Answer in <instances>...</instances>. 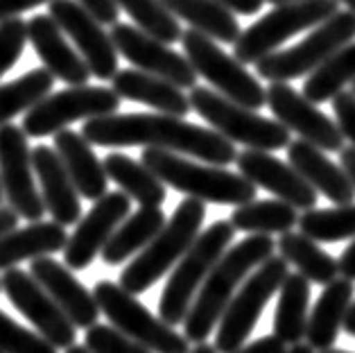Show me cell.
<instances>
[{
    "label": "cell",
    "mask_w": 355,
    "mask_h": 353,
    "mask_svg": "<svg viewBox=\"0 0 355 353\" xmlns=\"http://www.w3.org/2000/svg\"><path fill=\"white\" fill-rule=\"evenodd\" d=\"M340 166L346 170V175L351 177V182L355 186V148L353 145H349V148H344L340 152Z\"/></svg>",
    "instance_id": "cell-48"
},
{
    "label": "cell",
    "mask_w": 355,
    "mask_h": 353,
    "mask_svg": "<svg viewBox=\"0 0 355 353\" xmlns=\"http://www.w3.org/2000/svg\"><path fill=\"white\" fill-rule=\"evenodd\" d=\"M141 161L166 186L204 204L242 206L256 200V186L240 172H229L222 166H211L204 161L197 163L186 159L184 154L154 148H145Z\"/></svg>",
    "instance_id": "cell-3"
},
{
    "label": "cell",
    "mask_w": 355,
    "mask_h": 353,
    "mask_svg": "<svg viewBox=\"0 0 355 353\" xmlns=\"http://www.w3.org/2000/svg\"><path fill=\"white\" fill-rule=\"evenodd\" d=\"M111 39H114L118 55H123L138 71L157 75L177 84L179 89H195L197 73L186 55L175 53L168 43L150 37L141 28L127 23L111 25Z\"/></svg>",
    "instance_id": "cell-16"
},
{
    "label": "cell",
    "mask_w": 355,
    "mask_h": 353,
    "mask_svg": "<svg viewBox=\"0 0 355 353\" xmlns=\"http://www.w3.org/2000/svg\"><path fill=\"white\" fill-rule=\"evenodd\" d=\"M340 3H344V5H346V10L355 14V0H340Z\"/></svg>",
    "instance_id": "cell-53"
},
{
    "label": "cell",
    "mask_w": 355,
    "mask_h": 353,
    "mask_svg": "<svg viewBox=\"0 0 355 353\" xmlns=\"http://www.w3.org/2000/svg\"><path fill=\"white\" fill-rule=\"evenodd\" d=\"M290 274V263L283 256H272L249 274L242 283L238 295L231 299L224 311L215 335V349L218 353H236L245 347L251 331L256 329L258 320L270 304V299L281 290L283 281Z\"/></svg>",
    "instance_id": "cell-9"
},
{
    "label": "cell",
    "mask_w": 355,
    "mask_h": 353,
    "mask_svg": "<svg viewBox=\"0 0 355 353\" xmlns=\"http://www.w3.org/2000/svg\"><path fill=\"white\" fill-rule=\"evenodd\" d=\"M340 0H294L276 5L270 14L258 19L233 43V57L242 64H258L267 55L276 53L294 34L315 30L335 16Z\"/></svg>",
    "instance_id": "cell-7"
},
{
    "label": "cell",
    "mask_w": 355,
    "mask_h": 353,
    "mask_svg": "<svg viewBox=\"0 0 355 353\" xmlns=\"http://www.w3.org/2000/svg\"><path fill=\"white\" fill-rule=\"evenodd\" d=\"M238 172L256 188L270 191L276 200L292 204L297 211L317 209V191L303 179L290 163L276 159L270 152L245 150L238 154Z\"/></svg>",
    "instance_id": "cell-19"
},
{
    "label": "cell",
    "mask_w": 355,
    "mask_h": 353,
    "mask_svg": "<svg viewBox=\"0 0 355 353\" xmlns=\"http://www.w3.org/2000/svg\"><path fill=\"white\" fill-rule=\"evenodd\" d=\"M111 89H114L120 98H127L132 102H141L159 114L179 116L186 118L190 107V98L179 89L177 84L157 75H150L138 68H127V71H118V75L111 80Z\"/></svg>",
    "instance_id": "cell-25"
},
{
    "label": "cell",
    "mask_w": 355,
    "mask_h": 353,
    "mask_svg": "<svg viewBox=\"0 0 355 353\" xmlns=\"http://www.w3.org/2000/svg\"><path fill=\"white\" fill-rule=\"evenodd\" d=\"M220 5L227 7L229 12L233 14H240V16H254L256 12L263 10L265 0H218Z\"/></svg>",
    "instance_id": "cell-45"
},
{
    "label": "cell",
    "mask_w": 355,
    "mask_h": 353,
    "mask_svg": "<svg viewBox=\"0 0 355 353\" xmlns=\"http://www.w3.org/2000/svg\"><path fill=\"white\" fill-rule=\"evenodd\" d=\"M331 102H333L337 125H340L344 139L355 148V96H353V91L337 93Z\"/></svg>",
    "instance_id": "cell-41"
},
{
    "label": "cell",
    "mask_w": 355,
    "mask_h": 353,
    "mask_svg": "<svg viewBox=\"0 0 355 353\" xmlns=\"http://www.w3.org/2000/svg\"><path fill=\"white\" fill-rule=\"evenodd\" d=\"M32 150L28 148V134L16 125L0 127V182L10 209L30 222H41L46 204L34 184Z\"/></svg>",
    "instance_id": "cell-13"
},
{
    "label": "cell",
    "mask_w": 355,
    "mask_h": 353,
    "mask_svg": "<svg viewBox=\"0 0 355 353\" xmlns=\"http://www.w3.org/2000/svg\"><path fill=\"white\" fill-rule=\"evenodd\" d=\"M355 301V281L337 277L319 295L317 304L310 313L306 340L315 351L333 349L337 335L344 329V320Z\"/></svg>",
    "instance_id": "cell-26"
},
{
    "label": "cell",
    "mask_w": 355,
    "mask_h": 353,
    "mask_svg": "<svg viewBox=\"0 0 355 353\" xmlns=\"http://www.w3.org/2000/svg\"><path fill=\"white\" fill-rule=\"evenodd\" d=\"M28 41V23H23L21 19L0 23V77L19 62Z\"/></svg>",
    "instance_id": "cell-40"
},
{
    "label": "cell",
    "mask_w": 355,
    "mask_h": 353,
    "mask_svg": "<svg viewBox=\"0 0 355 353\" xmlns=\"http://www.w3.org/2000/svg\"><path fill=\"white\" fill-rule=\"evenodd\" d=\"M86 12L95 16L102 25H116L120 16V7L116 0H77Z\"/></svg>",
    "instance_id": "cell-42"
},
{
    "label": "cell",
    "mask_w": 355,
    "mask_h": 353,
    "mask_svg": "<svg viewBox=\"0 0 355 353\" xmlns=\"http://www.w3.org/2000/svg\"><path fill=\"white\" fill-rule=\"evenodd\" d=\"M43 3H50V0H0V23L16 19L19 14L34 10Z\"/></svg>",
    "instance_id": "cell-44"
},
{
    "label": "cell",
    "mask_w": 355,
    "mask_h": 353,
    "mask_svg": "<svg viewBox=\"0 0 355 353\" xmlns=\"http://www.w3.org/2000/svg\"><path fill=\"white\" fill-rule=\"evenodd\" d=\"M355 39V14L353 12H337L326 23L308 34L297 46L276 50L267 55L256 66L258 77L270 82H290L297 77L315 73L331 59L337 50Z\"/></svg>",
    "instance_id": "cell-8"
},
{
    "label": "cell",
    "mask_w": 355,
    "mask_h": 353,
    "mask_svg": "<svg viewBox=\"0 0 355 353\" xmlns=\"http://www.w3.org/2000/svg\"><path fill=\"white\" fill-rule=\"evenodd\" d=\"M229 222L236 231H245V234L283 236L299 225V213L292 204L281 200H254L249 204L236 206Z\"/></svg>",
    "instance_id": "cell-33"
},
{
    "label": "cell",
    "mask_w": 355,
    "mask_h": 353,
    "mask_svg": "<svg viewBox=\"0 0 355 353\" xmlns=\"http://www.w3.org/2000/svg\"><path fill=\"white\" fill-rule=\"evenodd\" d=\"M3 290L12 306L25 315L53 347L68 349L75 344V324L68 320L66 313L55 304V299L34 281L32 274H25L16 268L3 272Z\"/></svg>",
    "instance_id": "cell-15"
},
{
    "label": "cell",
    "mask_w": 355,
    "mask_h": 353,
    "mask_svg": "<svg viewBox=\"0 0 355 353\" xmlns=\"http://www.w3.org/2000/svg\"><path fill=\"white\" fill-rule=\"evenodd\" d=\"M310 281L301 274H288L279 290V304L274 313V335L285 344H301L308 333Z\"/></svg>",
    "instance_id": "cell-29"
},
{
    "label": "cell",
    "mask_w": 355,
    "mask_h": 353,
    "mask_svg": "<svg viewBox=\"0 0 355 353\" xmlns=\"http://www.w3.org/2000/svg\"><path fill=\"white\" fill-rule=\"evenodd\" d=\"M190 353H218V349H215V344H195V349H190Z\"/></svg>",
    "instance_id": "cell-50"
},
{
    "label": "cell",
    "mask_w": 355,
    "mask_h": 353,
    "mask_svg": "<svg viewBox=\"0 0 355 353\" xmlns=\"http://www.w3.org/2000/svg\"><path fill=\"white\" fill-rule=\"evenodd\" d=\"M297 227L315 243H340L346 238H355V204L303 211Z\"/></svg>",
    "instance_id": "cell-36"
},
{
    "label": "cell",
    "mask_w": 355,
    "mask_h": 353,
    "mask_svg": "<svg viewBox=\"0 0 355 353\" xmlns=\"http://www.w3.org/2000/svg\"><path fill=\"white\" fill-rule=\"evenodd\" d=\"M233 236H236V229H233L229 220L213 222L209 229H204L197 236L184 258L175 265L166 288L161 292L159 317L163 322L170 326L186 322L199 288L204 286L215 263L220 261L233 243Z\"/></svg>",
    "instance_id": "cell-5"
},
{
    "label": "cell",
    "mask_w": 355,
    "mask_h": 353,
    "mask_svg": "<svg viewBox=\"0 0 355 353\" xmlns=\"http://www.w3.org/2000/svg\"><path fill=\"white\" fill-rule=\"evenodd\" d=\"M265 3H272V5L276 7V5H285V3H294V0H265Z\"/></svg>",
    "instance_id": "cell-54"
},
{
    "label": "cell",
    "mask_w": 355,
    "mask_h": 353,
    "mask_svg": "<svg viewBox=\"0 0 355 353\" xmlns=\"http://www.w3.org/2000/svg\"><path fill=\"white\" fill-rule=\"evenodd\" d=\"M190 107L197 111L218 134L231 143L245 145L247 150L276 152L288 148L290 129L279 120H270L254 109H247L229 98L220 96L218 91L195 86L190 91Z\"/></svg>",
    "instance_id": "cell-6"
},
{
    "label": "cell",
    "mask_w": 355,
    "mask_h": 353,
    "mask_svg": "<svg viewBox=\"0 0 355 353\" xmlns=\"http://www.w3.org/2000/svg\"><path fill=\"white\" fill-rule=\"evenodd\" d=\"M236 353H288V344L281 342L276 335H265V338H258L245 344Z\"/></svg>",
    "instance_id": "cell-43"
},
{
    "label": "cell",
    "mask_w": 355,
    "mask_h": 353,
    "mask_svg": "<svg viewBox=\"0 0 355 353\" xmlns=\"http://www.w3.org/2000/svg\"><path fill=\"white\" fill-rule=\"evenodd\" d=\"M177 19L190 28L215 39L218 43H236L240 39V23L236 14L220 5L218 0H161Z\"/></svg>",
    "instance_id": "cell-30"
},
{
    "label": "cell",
    "mask_w": 355,
    "mask_h": 353,
    "mask_svg": "<svg viewBox=\"0 0 355 353\" xmlns=\"http://www.w3.org/2000/svg\"><path fill=\"white\" fill-rule=\"evenodd\" d=\"M102 163L111 182H116L120 191L141 206H161L166 202V184L143 161H134L127 154L114 152Z\"/></svg>",
    "instance_id": "cell-31"
},
{
    "label": "cell",
    "mask_w": 355,
    "mask_h": 353,
    "mask_svg": "<svg viewBox=\"0 0 355 353\" xmlns=\"http://www.w3.org/2000/svg\"><path fill=\"white\" fill-rule=\"evenodd\" d=\"M55 86V75L46 68L25 73L14 82L0 86V127L7 125L14 116L28 114L32 107H37L43 98L50 96V89Z\"/></svg>",
    "instance_id": "cell-35"
},
{
    "label": "cell",
    "mask_w": 355,
    "mask_h": 353,
    "mask_svg": "<svg viewBox=\"0 0 355 353\" xmlns=\"http://www.w3.org/2000/svg\"><path fill=\"white\" fill-rule=\"evenodd\" d=\"M93 297L98 301L100 311L109 317L111 326L123 331L132 340L145 344L154 353H190V342L186 335L177 333L161 317L152 315L127 292L120 283L98 281L93 288Z\"/></svg>",
    "instance_id": "cell-11"
},
{
    "label": "cell",
    "mask_w": 355,
    "mask_h": 353,
    "mask_svg": "<svg viewBox=\"0 0 355 353\" xmlns=\"http://www.w3.org/2000/svg\"><path fill=\"white\" fill-rule=\"evenodd\" d=\"M3 195H5V191H3V182H0V204H3Z\"/></svg>",
    "instance_id": "cell-56"
},
{
    "label": "cell",
    "mask_w": 355,
    "mask_h": 353,
    "mask_svg": "<svg viewBox=\"0 0 355 353\" xmlns=\"http://www.w3.org/2000/svg\"><path fill=\"white\" fill-rule=\"evenodd\" d=\"M48 14L57 21L64 34L73 39L77 53L89 64L98 80H114L118 75V48L111 32H105L102 23L91 16L77 0H50Z\"/></svg>",
    "instance_id": "cell-14"
},
{
    "label": "cell",
    "mask_w": 355,
    "mask_h": 353,
    "mask_svg": "<svg viewBox=\"0 0 355 353\" xmlns=\"http://www.w3.org/2000/svg\"><path fill=\"white\" fill-rule=\"evenodd\" d=\"M288 161L317 193L328 197L333 204H353L355 186L351 177L342 166L328 159L326 152L319 150L317 145L303 139L292 141L288 145Z\"/></svg>",
    "instance_id": "cell-23"
},
{
    "label": "cell",
    "mask_w": 355,
    "mask_h": 353,
    "mask_svg": "<svg viewBox=\"0 0 355 353\" xmlns=\"http://www.w3.org/2000/svg\"><path fill=\"white\" fill-rule=\"evenodd\" d=\"M276 247H279L285 261L294 265L301 277H306L310 283L328 286V283L340 277V265H337L335 258L326 254L313 238L303 236L301 231L299 234H292V231L283 234Z\"/></svg>",
    "instance_id": "cell-32"
},
{
    "label": "cell",
    "mask_w": 355,
    "mask_h": 353,
    "mask_svg": "<svg viewBox=\"0 0 355 353\" xmlns=\"http://www.w3.org/2000/svg\"><path fill=\"white\" fill-rule=\"evenodd\" d=\"M267 107L281 125L299 134V139L317 145L324 152H342L344 134L335 120L319 111L303 93L292 89L288 82H272L267 89Z\"/></svg>",
    "instance_id": "cell-17"
},
{
    "label": "cell",
    "mask_w": 355,
    "mask_h": 353,
    "mask_svg": "<svg viewBox=\"0 0 355 353\" xmlns=\"http://www.w3.org/2000/svg\"><path fill=\"white\" fill-rule=\"evenodd\" d=\"M120 96L107 86H71L59 93H50L23 118V132L32 139L57 134L75 120H93L116 114Z\"/></svg>",
    "instance_id": "cell-12"
},
{
    "label": "cell",
    "mask_w": 355,
    "mask_h": 353,
    "mask_svg": "<svg viewBox=\"0 0 355 353\" xmlns=\"http://www.w3.org/2000/svg\"><path fill=\"white\" fill-rule=\"evenodd\" d=\"M319 353H351V351H340V349H326V351H319Z\"/></svg>",
    "instance_id": "cell-55"
},
{
    "label": "cell",
    "mask_w": 355,
    "mask_h": 353,
    "mask_svg": "<svg viewBox=\"0 0 355 353\" xmlns=\"http://www.w3.org/2000/svg\"><path fill=\"white\" fill-rule=\"evenodd\" d=\"M129 197L123 191L107 193L93 204V209L77 222L73 236L68 238L64 249V263L71 270H86L93 258L102 254V249L116 234L129 215Z\"/></svg>",
    "instance_id": "cell-18"
},
{
    "label": "cell",
    "mask_w": 355,
    "mask_h": 353,
    "mask_svg": "<svg viewBox=\"0 0 355 353\" xmlns=\"http://www.w3.org/2000/svg\"><path fill=\"white\" fill-rule=\"evenodd\" d=\"M0 351L3 353H57L43 335L32 333L0 311Z\"/></svg>",
    "instance_id": "cell-38"
},
{
    "label": "cell",
    "mask_w": 355,
    "mask_h": 353,
    "mask_svg": "<svg viewBox=\"0 0 355 353\" xmlns=\"http://www.w3.org/2000/svg\"><path fill=\"white\" fill-rule=\"evenodd\" d=\"M0 288H3V283H0Z\"/></svg>",
    "instance_id": "cell-58"
},
{
    "label": "cell",
    "mask_w": 355,
    "mask_h": 353,
    "mask_svg": "<svg viewBox=\"0 0 355 353\" xmlns=\"http://www.w3.org/2000/svg\"><path fill=\"white\" fill-rule=\"evenodd\" d=\"M288 353H315V349L310 344H292V349H288Z\"/></svg>",
    "instance_id": "cell-51"
},
{
    "label": "cell",
    "mask_w": 355,
    "mask_h": 353,
    "mask_svg": "<svg viewBox=\"0 0 355 353\" xmlns=\"http://www.w3.org/2000/svg\"><path fill=\"white\" fill-rule=\"evenodd\" d=\"M166 225V213L159 206H141L116 229V234L102 249V261L107 265H120L129 261V256L141 254Z\"/></svg>",
    "instance_id": "cell-28"
},
{
    "label": "cell",
    "mask_w": 355,
    "mask_h": 353,
    "mask_svg": "<svg viewBox=\"0 0 355 353\" xmlns=\"http://www.w3.org/2000/svg\"><path fill=\"white\" fill-rule=\"evenodd\" d=\"M30 274L55 299V304L75 324V329H91V326L98 324V317L102 313L98 301L75 279L68 265L57 263L55 258L41 256L32 261Z\"/></svg>",
    "instance_id": "cell-20"
},
{
    "label": "cell",
    "mask_w": 355,
    "mask_h": 353,
    "mask_svg": "<svg viewBox=\"0 0 355 353\" xmlns=\"http://www.w3.org/2000/svg\"><path fill=\"white\" fill-rule=\"evenodd\" d=\"M82 136L102 148H143L168 150L193 157L211 166L236 163V143L224 139L215 129L188 123L186 118L168 114H111L86 120Z\"/></svg>",
    "instance_id": "cell-1"
},
{
    "label": "cell",
    "mask_w": 355,
    "mask_h": 353,
    "mask_svg": "<svg viewBox=\"0 0 355 353\" xmlns=\"http://www.w3.org/2000/svg\"><path fill=\"white\" fill-rule=\"evenodd\" d=\"M337 265H340V277L355 281V238L351 245H346L342 256L337 258Z\"/></svg>",
    "instance_id": "cell-46"
},
{
    "label": "cell",
    "mask_w": 355,
    "mask_h": 353,
    "mask_svg": "<svg viewBox=\"0 0 355 353\" xmlns=\"http://www.w3.org/2000/svg\"><path fill=\"white\" fill-rule=\"evenodd\" d=\"M28 39L34 53L43 62V68L53 73L57 80L71 86H82L89 82V77L93 75L89 64L84 62L80 53H75V48H71V43L64 37V30L50 14L32 16L28 21Z\"/></svg>",
    "instance_id": "cell-21"
},
{
    "label": "cell",
    "mask_w": 355,
    "mask_h": 353,
    "mask_svg": "<svg viewBox=\"0 0 355 353\" xmlns=\"http://www.w3.org/2000/svg\"><path fill=\"white\" fill-rule=\"evenodd\" d=\"M19 218H21V215L16 213L14 209H5V206H0V236L14 231L16 225H19Z\"/></svg>",
    "instance_id": "cell-47"
},
{
    "label": "cell",
    "mask_w": 355,
    "mask_h": 353,
    "mask_svg": "<svg viewBox=\"0 0 355 353\" xmlns=\"http://www.w3.org/2000/svg\"><path fill=\"white\" fill-rule=\"evenodd\" d=\"M66 353H91L86 347H80V344H73V347H68Z\"/></svg>",
    "instance_id": "cell-52"
},
{
    "label": "cell",
    "mask_w": 355,
    "mask_h": 353,
    "mask_svg": "<svg viewBox=\"0 0 355 353\" xmlns=\"http://www.w3.org/2000/svg\"><path fill=\"white\" fill-rule=\"evenodd\" d=\"M55 150L59 154V159L64 161L77 193L91 202H98L100 197L107 195L109 175L105 170V163L98 159V154L93 152L91 143L86 141L82 134L73 132V129L57 132Z\"/></svg>",
    "instance_id": "cell-24"
},
{
    "label": "cell",
    "mask_w": 355,
    "mask_h": 353,
    "mask_svg": "<svg viewBox=\"0 0 355 353\" xmlns=\"http://www.w3.org/2000/svg\"><path fill=\"white\" fill-rule=\"evenodd\" d=\"M181 43H184V55L193 64L195 73L202 75L220 96L254 111L267 105V89H263L258 77L251 75L245 64L238 62L233 55L224 53L215 39L190 28L184 30Z\"/></svg>",
    "instance_id": "cell-10"
},
{
    "label": "cell",
    "mask_w": 355,
    "mask_h": 353,
    "mask_svg": "<svg viewBox=\"0 0 355 353\" xmlns=\"http://www.w3.org/2000/svg\"><path fill=\"white\" fill-rule=\"evenodd\" d=\"M204 218V202L195 200V197H186L172 213L168 225L161 229V234L120 272V286L132 295H141L161 277H166V272L175 268L190 245L197 240V236L202 234Z\"/></svg>",
    "instance_id": "cell-4"
},
{
    "label": "cell",
    "mask_w": 355,
    "mask_h": 353,
    "mask_svg": "<svg viewBox=\"0 0 355 353\" xmlns=\"http://www.w3.org/2000/svg\"><path fill=\"white\" fill-rule=\"evenodd\" d=\"M351 91H353V96H355V82L351 84Z\"/></svg>",
    "instance_id": "cell-57"
},
{
    "label": "cell",
    "mask_w": 355,
    "mask_h": 353,
    "mask_svg": "<svg viewBox=\"0 0 355 353\" xmlns=\"http://www.w3.org/2000/svg\"><path fill=\"white\" fill-rule=\"evenodd\" d=\"M116 3L150 37L168 43V46L175 41H181V37H184L179 19L161 0H116Z\"/></svg>",
    "instance_id": "cell-37"
},
{
    "label": "cell",
    "mask_w": 355,
    "mask_h": 353,
    "mask_svg": "<svg viewBox=\"0 0 355 353\" xmlns=\"http://www.w3.org/2000/svg\"><path fill=\"white\" fill-rule=\"evenodd\" d=\"M34 172L41 184V197L46 204V211L53 215V220L62 227H73L75 222L82 220V204L80 193L73 184L71 175L59 159L57 150L48 145H39L32 150Z\"/></svg>",
    "instance_id": "cell-22"
},
{
    "label": "cell",
    "mask_w": 355,
    "mask_h": 353,
    "mask_svg": "<svg viewBox=\"0 0 355 353\" xmlns=\"http://www.w3.org/2000/svg\"><path fill=\"white\" fill-rule=\"evenodd\" d=\"M272 236L251 234L238 245L229 247L224 256L215 263L209 279L199 288L197 297L190 306V313L184 322V335L188 342L202 344L220 324L231 299L238 295L240 286L249 279V274L274 256Z\"/></svg>",
    "instance_id": "cell-2"
},
{
    "label": "cell",
    "mask_w": 355,
    "mask_h": 353,
    "mask_svg": "<svg viewBox=\"0 0 355 353\" xmlns=\"http://www.w3.org/2000/svg\"><path fill=\"white\" fill-rule=\"evenodd\" d=\"M0 353H3V351H0Z\"/></svg>",
    "instance_id": "cell-59"
},
{
    "label": "cell",
    "mask_w": 355,
    "mask_h": 353,
    "mask_svg": "<svg viewBox=\"0 0 355 353\" xmlns=\"http://www.w3.org/2000/svg\"><path fill=\"white\" fill-rule=\"evenodd\" d=\"M84 347L91 353H154L145 344L132 340L123 331H118L116 326L105 324H95L91 329H86Z\"/></svg>",
    "instance_id": "cell-39"
},
{
    "label": "cell",
    "mask_w": 355,
    "mask_h": 353,
    "mask_svg": "<svg viewBox=\"0 0 355 353\" xmlns=\"http://www.w3.org/2000/svg\"><path fill=\"white\" fill-rule=\"evenodd\" d=\"M355 82V41L328 59V62L308 75L303 84V96L315 105L333 100L337 93L346 91V86Z\"/></svg>",
    "instance_id": "cell-34"
},
{
    "label": "cell",
    "mask_w": 355,
    "mask_h": 353,
    "mask_svg": "<svg viewBox=\"0 0 355 353\" xmlns=\"http://www.w3.org/2000/svg\"><path fill=\"white\" fill-rule=\"evenodd\" d=\"M66 245L68 234L59 222H30V227L0 236V270H10L21 261L64 252Z\"/></svg>",
    "instance_id": "cell-27"
},
{
    "label": "cell",
    "mask_w": 355,
    "mask_h": 353,
    "mask_svg": "<svg viewBox=\"0 0 355 353\" xmlns=\"http://www.w3.org/2000/svg\"><path fill=\"white\" fill-rule=\"evenodd\" d=\"M344 331L355 338V301H353L351 311H349V315H346V320H344Z\"/></svg>",
    "instance_id": "cell-49"
}]
</instances>
